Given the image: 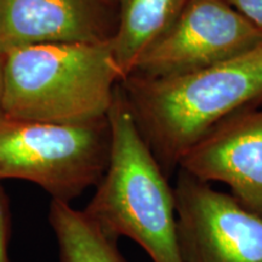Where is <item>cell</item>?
Listing matches in <instances>:
<instances>
[{
    "label": "cell",
    "instance_id": "8fae6325",
    "mask_svg": "<svg viewBox=\"0 0 262 262\" xmlns=\"http://www.w3.org/2000/svg\"><path fill=\"white\" fill-rule=\"evenodd\" d=\"M262 33V0H225Z\"/></svg>",
    "mask_w": 262,
    "mask_h": 262
},
{
    "label": "cell",
    "instance_id": "7a4b0ae2",
    "mask_svg": "<svg viewBox=\"0 0 262 262\" xmlns=\"http://www.w3.org/2000/svg\"><path fill=\"white\" fill-rule=\"evenodd\" d=\"M107 118L110 159L84 211L110 238L139 244L152 262H183L173 187L141 134L120 84Z\"/></svg>",
    "mask_w": 262,
    "mask_h": 262
},
{
    "label": "cell",
    "instance_id": "9c48e42d",
    "mask_svg": "<svg viewBox=\"0 0 262 262\" xmlns=\"http://www.w3.org/2000/svg\"><path fill=\"white\" fill-rule=\"evenodd\" d=\"M118 24L111 40L114 61L129 77L150 45L168 29L188 0H116Z\"/></svg>",
    "mask_w": 262,
    "mask_h": 262
},
{
    "label": "cell",
    "instance_id": "30bf717a",
    "mask_svg": "<svg viewBox=\"0 0 262 262\" xmlns=\"http://www.w3.org/2000/svg\"><path fill=\"white\" fill-rule=\"evenodd\" d=\"M49 222L58 245L60 262H126L117 241L71 203L52 199Z\"/></svg>",
    "mask_w": 262,
    "mask_h": 262
},
{
    "label": "cell",
    "instance_id": "52a82bcc",
    "mask_svg": "<svg viewBox=\"0 0 262 262\" xmlns=\"http://www.w3.org/2000/svg\"><path fill=\"white\" fill-rule=\"evenodd\" d=\"M116 0H0V56L39 44L112 40Z\"/></svg>",
    "mask_w": 262,
    "mask_h": 262
},
{
    "label": "cell",
    "instance_id": "277c9868",
    "mask_svg": "<svg viewBox=\"0 0 262 262\" xmlns=\"http://www.w3.org/2000/svg\"><path fill=\"white\" fill-rule=\"evenodd\" d=\"M108 118L81 124L0 122V180H25L71 203L97 185L108 165Z\"/></svg>",
    "mask_w": 262,
    "mask_h": 262
},
{
    "label": "cell",
    "instance_id": "4fadbf2b",
    "mask_svg": "<svg viewBox=\"0 0 262 262\" xmlns=\"http://www.w3.org/2000/svg\"><path fill=\"white\" fill-rule=\"evenodd\" d=\"M3 97H4V73H3V56H0V122L4 119Z\"/></svg>",
    "mask_w": 262,
    "mask_h": 262
},
{
    "label": "cell",
    "instance_id": "5b68a950",
    "mask_svg": "<svg viewBox=\"0 0 262 262\" xmlns=\"http://www.w3.org/2000/svg\"><path fill=\"white\" fill-rule=\"evenodd\" d=\"M262 48V33L225 0H188L130 75L168 78L205 70Z\"/></svg>",
    "mask_w": 262,
    "mask_h": 262
},
{
    "label": "cell",
    "instance_id": "6da1fadb",
    "mask_svg": "<svg viewBox=\"0 0 262 262\" xmlns=\"http://www.w3.org/2000/svg\"><path fill=\"white\" fill-rule=\"evenodd\" d=\"M120 88L141 134L169 176L214 127L262 103V48L176 77L129 75Z\"/></svg>",
    "mask_w": 262,
    "mask_h": 262
},
{
    "label": "cell",
    "instance_id": "ba28073f",
    "mask_svg": "<svg viewBox=\"0 0 262 262\" xmlns=\"http://www.w3.org/2000/svg\"><path fill=\"white\" fill-rule=\"evenodd\" d=\"M179 169L221 182L248 210L262 216V107L235 114L193 146Z\"/></svg>",
    "mask_w": 262,
    "mask_h": 262
},
{
    "label": "cell",
    "instance_id": "3957f363",
    "mask_svg": "<svg viewBox=\"0 0 262 262\" xmlns=\"http://www.w3.org/2000/svg\"><path fill=\"white\" fill-rule=\"evenodd\" d=\"M4 118L81 124L106 118L123 75L111 41L58 42L3 56Z\"/></svg>",
    "mask_w": 262,
    "mask_h": 262
},
{
    "label": "cell",
    "instance_id": "7c38bea8",
    "mask_svg": "<svg viewBox=\"0 0 262 262\" xmlns=\"http://www.w3.org/2000/svg\"><path fill=\"white\" fill-rule=\"evenodd\" d=\"M0 262H10L8 256V211L4 193L0 187Z\"/></svg>",
    "mask_w": 262,
    "mask_h": 262
},
{
    "label": "cell",
    "instance_id": "8992f818",
    "mask_svg": "<svg viewBox=\"0 0 262 262\" xmlns=\"http://www.w3.org/2000/svg\"><path fill=\"white\" fill-rule=\"evenodd\" d=\"M173 195L183 262H262V216L181 169Z\"/></svg>",
    "mask_w": 262,
    "mask_h": 262
}]
</instances>
